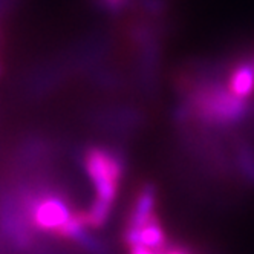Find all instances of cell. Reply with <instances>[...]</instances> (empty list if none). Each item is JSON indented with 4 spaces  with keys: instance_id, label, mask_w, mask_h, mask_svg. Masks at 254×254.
I'll use <instances>...</instances> for the list:
<instances>
[{
    "instance_id": "cell-1",
    "label": "cell",
    "mask_w": 254,
    "mask_h": 254,
    "mask_svg": "<svg viewBox=\"0 0 254 254\" xmlns=\"http://www.w3.org/2000/svg\"><path fill=\"white\" fill-rule=\"evenodd\" d=\"M130 254H156V253L152 251L150 248H146V247H136V248L130 250Z\"/></svg>"
}]
</instances>
